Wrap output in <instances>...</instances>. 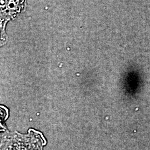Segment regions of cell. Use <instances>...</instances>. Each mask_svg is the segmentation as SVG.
<instances>
[{"instance_id":"6da1fadb","label":"cell","mask_w":150,"mask_h":150,"mask_svg":"<svg viewBox=\"0 0 150 150\" xmlns=\"http://www.w3.org/2000/svg\"><path fill=\"white\" fill-rule=\"evenodd\" d=\"M45 144L44 139L39 137L14 136L3 141L1 150H43Z\"/></svg>"}]
</instances>
